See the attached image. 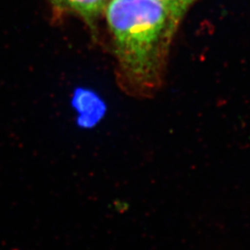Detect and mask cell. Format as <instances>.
I'll return each mask as SVG.
<instances>
[{"label": "cell", "mask_w": 250, "mask_h": 250, "mask_svg": "<svg viewBox=\"0 0 250 250\" xmlns=\"http://www.w3.org/2000/svg\"><path fill=\"white\" fill-rule=\"evenodd\" d=\"M62 8L76 12L83 18H95L103 10L107 0H52Z\"/></svg>", "instance_id": "cell-3"}, {"label": "cell", "mask_w": 250, "mask_h": 250, "mask_svg": "<svg viewBox=\"0 0 250 250\" xmlns=\"http://www.w3.org/2000/svg\"><path fill=\"white\" fill-rule=\"evenodd\" d=\"M76 108L80 112L78 123L83 127L97 125L105 113V107L96 97L83 93L76 98Z\"/></svg>", "instance_id": "cell-2"}, {"label": "cell", "mask_w": 250, "mask_h": 250, "mask_svg": "<svg viewBox=\"0 0 250 250\" xmlns=\"http://www.w3.org/2000/svg\"><path fill=\"white\" fill-rule=\"evenodd\" d=\"M186 11L160 0H110L107 4L117 83L126 95L151 99L161 89L170 43Z\"/></svg>", "instance_id": "cell-1"}, {"label": "cell", "mask_w": 250, "mask_h": 250, "mask_svg": "<svg viewBox=\"0 0 250 250\" xmlns=\"http://www.w3.org/2000/svg\"><path fill=\"white\" fill-rule=\"evenodd\" d=\"M162 2L170 3V4H174L182 7L183 9H188V7L195 1V0H160Z\"/></svg>", "instance_id": "cell-4"}]
</instances>
